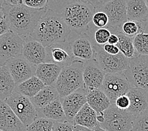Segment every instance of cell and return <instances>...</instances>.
<instances>
[{"mask_svg": "<svg viewBox=\"0 0 148 131\" xmlns=\"http://www.w3.org/2000/svg\"><path fill=\"white\" fill-rule=\"evenodd\" d=\"M147 30V20L145 22H136L127 20L121 26L120 32L127 36L134 37L138 33Z\"/></svg>", "mask_w": 148, "mask_h": 131, "instance_id": "f546056e", "label": "cell"}, {"mask_svg": "<svg viewBox=\"0 0 148 131\" xmlns=\"http://www.w3.org/2000/svg\"><path fill=\"white\" fill-rule=\"evenodd\" d=\"M73 124L82 126L94 130L97 124V113L86 103L74 117Z\"/></svg>", "mask_w": 148, "mask_h": 131, "instance_id": "cb8c5ba5", "label": "cell"}, {"mask_svg": "<svg viewBox=\"0 0 148 131\" xmlns=\"http://www.w3.org/2000/svg\"><path fill=\"white\" fill-rule=\"evenodd\" d=\"M96 11H102L108 15L106 28L112 33L120 32L122 25L127 20L126 0H112Z\"/></svg>", "mask_w": 148, "mask_h": 131, "instance_id": "30bf717a", "label": "cell"}, {"mask_svg": "<svg viewBox=\"0 0 148 131\" xmlns=\"http://www.w3.org/2000/svg\"><path fill=\"white\" fill-rule=\"evenodd\" d=\"M6 3L10 5H18L23 4L22 0H6Z\"/></svg>", "mask_w": 148, "mask_h": 131, "instance_id": "7bdbcfd3", "label": "cell"}, {"mask_svg": "<svg viewBox=\"0 0 148 131\" xmlns=\"http://www.w3.org/2000/svg\"><path fill=\"white\" fill-rule=\"evenodd\" d=\"M0 129L3 131H26V127L4 101L0 100Z\"/></svg>", "mask_w": 148, "mask_h": 131, "instance_id": "ac0fdd59", "label": "cell"}, {"mask_svg": "<svg viewBox=\"0 0 148 131\" xmlns=\"http://www.w3.org/2000/svg\"><path fill=\"white\" fill-rule=\"evenodd\" d=\"M62 69V67L56 64L44 62L36 66L35 76L38 77L45 86H55Z\"/></svg>", "mask_w": 148, "mask_h": 131, "instance_id": "ffe728a7", "label": "cell"}, {"mask_svg": "<svg viewBox=\"0 0 148 131\" xmlns=\"http://www.w3.org/2000/svg\"><path fill=\"white\" fill-rule=\"evenodd\" d=\"M132 87L122 71L105 74L100 90L105 93L111 103L114 104L118 97L126 95Z\"/></svg>", "mask_w": 148, "mask_h": 131, "instance_id": "9c48e42d", "label": "cell"}, {"mask_svg": "<svg viewBox=\"0 0 148 131\" xmlns=\"http://www.w3.org/2000/svg\"><path fill=\"white\" fill-rule=\"evenodd\" d=\"M8 30H9V27L7 25V23H6V21L4 19H3L1 20V22H0V36L3 34H4L5 33L8 32Z\"/></svg>", "mask_w": 148, "mask_h": 131, "instance_id": "ab89813d", "label": "cell"}, {"mask_svg": "<svg viewBox=\"0 0 148 131\" xmlns=\"http://www.w3.org/2000/svg\"><path fill=\"white\" fill-rule=\"evenodd\" d=\"M132 131H148V110L134 117Z\"/></svg>", "mask_w": 148, "mask_h": 131, "instance_id": "d6a6232c", "label": "cell"}, {"mask_svg": "<svg viewBox=\"0 0 148 131\" xmlns=\"http://www.w3.org/2000/svg\"><path fill=\"white\" fill-rule=\"evenodd\" d=\"M86 99L87 103L96 112L97 116L103 115L104 111L112 105L108 96L101 90L87 91Z\"/></svg>", "mask_w": 148, "mask_h": 131, "instance_id": "44dd1931", "label": "cell"}, {"mask_svg": "<svg viewBox=\"0 0 148 131\" xmlns=\"http://www.w3.org/2000/svg\"><path fill=\"white\" fill-rule=\"evenodd\" d=\"M127 20L145 22L148 20V9L144 0H126Z\"/></svg>", "mask_w": 148, "mask_h": 131, "instance_id": "603a6c76", "label": "cell"}, {"mask_svg": "<svg viewBox=\"0 0 148 131\" xmlns=\"http://www.w3.org/2000/svg\"><path fill=\"white\" fill-rule=\"evenodd\" d=\"M86 33L92 43L103 46L108 42L112 32L108 28L96 27L90 22Z\"/></svg>", "mask_w": 148, "mask_h": 131, "instance_id": "83f0119b", "label": "cell"}, {"mask_svg": "<svg viewBox=\"0 0 148 131\" xmlns=\"http://www.w3.org/2000/svg\"><path fill=\"white\" fill-rule=\"evenodd\" d=\"M83 66L82 60H73L71 64L62 68L55 85L60 98L84 87Z\"/></svg>", "mask_w": 148, "mask_h": 131, "instance_id": "277c9868", "label": "cell"}, {"mask_svg": "<svg viewBox=\"0 0 148 131\" xmlns=\"http://www.w3.org/2000/svg\"><path fill=\"white\" fill-rule=\"evenodd\" d=\"M50 62L60 66L62 68L70 65L74 60L70 52V47L66 40L46 47Z\"/></svg>", "mask_w": 148, "mask_h": 131, "instance_id": "e0dca14e", "label": "cell"}, {"mask_svg": "<svg viewBox=\"0 0 148 131\" xmlns=\"http://www.w3.org/2000/svg\"><path fill=\"white\" fill-rule=\"evenodd\" d=\"M123 73L133 87L148 89V56L130 59L129 68Z\"/></svg>", "mask_w": 148, "mask_h": 131, "instance_id": "ba28073f", "label": "cell"}, {"mask_svg": "<svg viewBox=\"0 0 148 131\" xmlns=\"http://www.w3.org/2000/svg\"><path fill=\"white\" fill-rule=\"evenodd\" d=\"M3 19H1V18H0V22H1V20H2Z\"/></svg>", "mask_w": 148, "mask_h": 131, "instance_id": "681fc988", "label": "cell"}, {"mask_svg": "<svg viewBox=\"0 0 148 131\" xmlns=\"http://www.w3.org/2000/svg\"><path fill=\"white\" fill-rule=\"evenodd\" d=\"M73 33V36L70 34L66 42L69 45L73 59L80 60L84 62L93 59V45L89 36L87 33L79 35L75 32Z\"/></svg>", "mask_w": 148, "mask_h": 131, "instance_id": "7c38bea8", "label": "cell"}, {"mask_svg": "<svg viewBox=\"0 0 148 131\" xmlns=\"http://www.w3.org/2000/svg\"><path fill=\"white\" fill-rule=\"evenodd\" d=\"M147 30H148V20H147Z\"/></svg>", "mask_w": 148, "mask_h": 131, "instance_id": "c3c4849f", "label": "cell"}, {"mask_svg": "<svg viewBox=\"0 0 148 131\" xmlns=\"http://www.w3.org/2000/svg\"><path fill=\"white\" fill-rule=\"evenodd\" d=\"M3 18L9 30L23 40L31 34L42 15L48 9L29 8L23 4L10 5L5 3L2 6Z\"/></svg>", "mask_w": 148, "mask_h": 131, "instance_id": "6da1fadb", "label": "cell"}, {"mask_svg": "<svg viewBox=\"0 0 148 131\" xmlns=\"http://www.w3.org/2000/svg\"><path fill=\"white\" fill-rule=\"evenodd\" d=\"M91 23L96 27L106 28L108 23V17L105 12L96 11L92 16Z\"/></svg>", "mask_w": 148, "mask_h": 131, "instance_id": "836d02e7", "label": "cell"}, {"mask_svg": "<svg viewBox=\"0 0 148 131\" xmlns=\"http://www.w3.org/2000/svg\"><path fill=\"white\" fill-rule=\"evenodd\" d=\"M134 116L127 110L119 109L113 104L103 112V120L97 123L108 131H132Z\"/></svg>", "mask_w": 148, "mask_h": 131, "instance_id": "5b68a950", "label": "cell"}, {"mask_svg": "<svg viewBox=\"0 0 148 131\" xmlns=\"http://www.w3.org/2000/svg\"><path fill=\"white\" fill-rule=\"evenodd\" d=\"M92 45L94 59L105 74L122 72L129 68L130 59L127 58L120 52L116 55L109 54L103 50L102 46L94 43Z\"/></svg>", "mask_w": 148, "mask_h": 131, "instance_id": "52a82bcc", "label": "cell"}, {"mask_svg": "<svg viewBox=\"0 0 148 131\" xmlns=\"http://www.w3.org/2000/svg\"><path fill=\"white\" fill-rule=\"evenodd\" d=\"M6 3V0H0V8H2L3 5Z\"/></svg>", "mask_w": 148, "mask_h": 131, "instance_id": "f6af8a7d", "label": "cell"}, {"mask_svg": "<svg viewBox=\"0 0 148 131\" xmlns=\"http://www.w3.org/2000/svg\"><path fill=\"white\" fill-rule=\"evenodd\" d=\"M102 48L103 50L109 54L116 55L120 52V50L116 45L110 44L108 43H106L105 45H103Z\"/></svg>", "mask_w": 148, "mask_h": 131, "instance_id": "74e56055", "label": "cell"}, {"mask_svg": "<svg viewBox=\"0 0 148 131\" xmlns=\"http://www.w3.org/2000/svg\"><path fill=\"white\" fill-rule=\"evenodd\" d=\"M38 117H42L53 122L66 121V117L60 98L40 109H36Z\"/></svg>", "mask_w": 148, "mask_h": 131, "instance_id": "7402d4cb", "label": "cell"}, {"mask_svg": "<svg viewBox=\"0 0 148 131\" xmlns=\"http://www.w3.org/2000/svg\"><path fill=\"white\" fill-rule=\"evenodd\" d=\"M119 38V42L116 44L120 52L128 59L133 58L138 56L133 44V37L124 35L121 32H113Z\"/></svg>", "mask_w": 148, "mask_h": 131, "instance_id": "f1b7e54d", "label": "cell"}, {"mask_svg": "<svg viewBox=\"0 0 148 131\" xmlns=\"http://www.w3.org/2000/svg\"><path fill=\"white\" fill-rule=\"evenodd\" d=\"M71 32L62 15L48 8L29 37L46 48L55 43L65 42Z\"/></svg>", "mask_w": 148, "mask_h": 131, "instance_id": "7a4b0ae2", "label": "cell"}, {"mask_svg": "<svg viewBox=\"0 0 148 131\" xmlns=\"http://www.w3.org/2000/svg\"><path fill=\"white\" fill-rule=\"evenodd\" d=\"M49 0H22L23 4L29 8L42 9L48 7Z\"/></svg>", "mask_w": 148, "mask_h": 131, "instance_id": "e575fe53", "label": "cell"}, {"mask_svg": "<svg viewBox=\"0 0 148 131\" xmlns=\"http://www.w3.org/2000/svg\"><path fill=\"white\" fill-rule=\"evenodd\" d=\"M126 95L130 102L127 111L134 117L148 110V89L132 87Z\"/></svg>", "mask_w": 148, "mask_h": 131, "instance_id": "d6986e66", "label": "cell"}, {"mask_svg": "<svg viewBox=\"0 0 148 131\" xmlns=\"http://www.w3.org/2000/svg\"><path fill=\"white\" fill-rule=\"evenodd\" d=\"M22 55L34 66L44 62H50L46 48L30 37L23 39Z\"/></svg>", "mask_w": 148, "mask_h": 131, "instance_id": "2e32d148", "label": "cell"}, {"mask_svg": "<svg viewBox=\"0 0 148 131\" xmlns=\"http://www.w3.org/2000/svg\"><path fill=\"white\" fill-rule=\"evenodd\" d=\"M105 76V73L95 59L84 62L82 77L84 88L86 91L100 90Z\"/></svg>", "mask_w": 148, "mask_h": 131, "instance_id": "5bb4252c", "label": "cell"}, {"mask_svg": "<svg viewBox=\"0 0 148 131\" xmlns=\"http://www.w3.org/2000/svg\"><path fill=\"white\" fill-rule=\"evenodd\" d=\"M0 18H1V19L3 18V12L2 8H0Z\"/></svg>", "mask_w": 148, "mask_h": 131, "instance_id": "bcb514c9", "label": "cell"}, {"mask_svg": "<svg viewBox=\"0 0 148 131\" xmlns=\"http://www.w3.org/2000/svg\"><path fill=\"white\" fill-rule=\"evenodd\" d=\"M133 44L138 55L148 56V32L138 33L133 37Z\"/></svg>", "mask_w": 148, "mask_h": 131, "instance_id": "4dcf8cb0", "label": "cell"}, {"mask_svg": "<svg viewBox=\"0 0 148 131\" xmlns=\"http://www.w3.org/2000/svg\"><path fill=\"white\" fill-rule=\"evenodd\" d=\"M45 86V84L34 75L16 85L14 91L31 98Z\"/></svg>", "mask_w": 148, "mask_h": 131, "instance_id": "d4e9b609", "label": "cell"}, {"mask_svg": "<svg viewBox=\"0 0 148 131\" xmlns=\"http://www.w3.org/2000/svg\"><path fill=\"white\" fill-rule=\"evenodd\" d=\"M0 131H3V130H1V129H0Z\"/></svg>", "mask_w": 148, "mask_h": 131, "instance_id": "f907efd6", "label": "cell"}, {"mask_svg": "<svg viewBox=\"0 0 148 131\" xmlns=\"http://www.w3.org/2000/svg\"><path fill=\"white\" fill-rule=\"evenodd\" d=\"M86 94L87 91L82 87L66 96L60 98L66 121L69 122L73 124L76 114L87 103Z\"/></svg>", "mask_w": 148, "mask_h": 131, "instance_id": "9a60e30c", "label": "cell"}, {"mask_svg": "<svg viewBox=\"0 0 148 131\" xmlns=\"http://www.w3.org/2000/svg\"><path fill=\"white\" fill-rule=\"evenodd\" d=\"M119 37H118V35L115 34V33H112V34H111L110 36L109 37L107 43H108L110 44H112V45H116L118 42H119Z\"/></svg>", "mask_w": 148, "mask_h": 131, "instance_id": "60d3db41", "label": "cell"}, {"mask_svg": "<svg viewBox=\"0 0 148 131\" xmlns=\"http://www.w3.org/2000/svg\"><path fill=\"white\" fill-rule=\"evenodd\" d=\"M73 131H94V130L90 129L87 127H84L79 125H73Z\"/></svg>", "mask_w": 148, "mask_h": 131, "instance_id": "b9f144b4", "label": "cell"}, {"mask_svg": "<svg viewBox=\"0 0 148 131\" xmlns=\"http://www.w3.org/2000/svg\"><path fill=\"white\" fill-rule=\"evenodd\" d=\"M5 66L8 69L16 86L35 75L36 66L22 55L10 59Z\"/></svg>", "mask_w": 148, "mask_h": 131, "instance_id": "4fadbf2b", "label": "cell"}, {"mask_svg": "<svg viewBox=\"0 0 148 131\" xmlns=\"http://www.w3.org/2000/svg\"><path fill=\"white\" fill-rule=\"evenodd\" d=\"M58 98H60L58 93L55 86H45L30 100L36 109H40Z\"/></svg>", "mask_w": 148, "mask_h": 131, "instance_id": "484cf974", "label": "cell"}, {"mask_svg": "<svg viewBox=\"0 0 148 131\" xmlns=\"http://www.w3.org/2000/svg\"><path fill=\"white\" fill-rule=\"evenodd\" d=\"M94 131H108V130H105V129H102L101 127H100L98 126V124H97V126H96L95 129H94Z\"/></svg>", "mask_w": 148, "mask_h": 131, "instance_id": "ee69618b", "label": "cell"}, {"mask_svg": "<svg viewBox=\"0 0 148 131\" xmlns=\"http://www.w3.org/2000/svg\"><path fill=\"white\" fill-rule=\"evenodd\" d=\"M73 125L68 121L54 122L52 131H73Z\"/></svg>", "mask_w": 148, "mask_h": 131, "instance_id": "8d00e7d4", "label": "cell"}, {"mask_svg": "<svg viewBox=\"0 0 148 131\" xmlns=\"http://www.w3.org/2000/svg\"><path fill=\"white\" fill-rule=\"evenodd\" d=\"M23 40L11 30L0 36V66L13 58L21 56Z\"/></svg>", "mask_w": 148, "mask_h": 131, "instance_id": "8fae6325", "label": "cell"}, {"mask_svg": "<svg viewBox=\"0 0 148 131\" xmlns=\"http://www.w3.org/2000/svg\"><path fill=\"white\" fill-rule=\"evenodd\" d=\"M144 1H145L146 6H147V9H148V0H144Z\"/></svg>", "mask_w": 148, "mask_h": 131, "instance_id": "7dc6e473", "label": "cell"}, {"mask_svg": "<svg viewBox=\"0 0 148 131\" xmlns=\"http://www.w3.org/2000/svg\"><path fill=\"white\" fill-rule=\"evenodd\" d=\"M82 1L89 3V5L92 6L96 10H97L102 7L106 3L112 1V0H82Z\"/></svg>", "mask_w": 148, "mask_h": 131, "instance_id": "f35d334b", "label": "cell"}, {"mask_svg": "<svg viewBox=\"0 0 148 131\" xmlns=\"http://www.w3.org/2000/svg\"><path fill=\"white\" fill-rule=\"evenodd\" d=\"M54 122L42 117H37L26 127V131H52Z\"/></svg>", "mask_w": 148, "mask_h": 131, "instance_id": "1f68e13d", "label": "cell"}, {"mask_svg": "<svg viewBox=\"0 0 148 131\" xmlns=\"http://www.w3.org/2000/svg\"><path fill=\"white\" fill-rule=\"evenodd\" d=\"M95 12V8L89 3L72 0L64 6L61 15L72 32L82 35L86 33Z\"/></svg>", "mask_w": 148, "mask_h": 131, "instance_id": "3957f363", "label": "cell"}, {"mask_svg": "<svg viewBox=\"0 0 148 131\" xmlns=\"http://www.w3.org/2000/svg\"><path fill=\"white\" fill-rule=\"evenodd\" d=\"M4 102L10 107L25 127L31 124L38 117L36 107L30 98L15 91H13L11 95Z\"/></svg>", "mask_w": 148, "mask_h": 131, "instance_id": "8992f818", "label": "cell"}, {"mask_svg": "<svg viewBox=\"0 0 148 131\" xmlns=\"http://www.w3.org/2000/svg\"><path fill=\"white\" fill-rule=\"evenodd\" d=\"M130 104V102L129 97L127 95H123L118 97L113 105H115L119 109L127 110L129 108Z\"/></svg>", "mask_w": 148, "mask_h": 131, "instance_id": "d590c367", "label": "cell"}, {"mask_svg": "<svg viewBox=\"0 0 148 131\" xmlns=\"http://www.w3.org/2000/svg\"><path fill=\"white\" fill-rule=\"evenodd\" d=\"M16 86L7 68L0 66V100L5 101L11 95Z\"/></svg>", "mask_w": 148, "mask_h": 131, "instance_id": "4316f807", "label": "cell"}]
</instances>
